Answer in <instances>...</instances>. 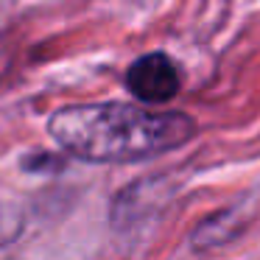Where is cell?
Masks as SVG:
<instances>
[{"label":"cell","instance_id":"cell-2","mask_svg":"<svg viewBox=\"0 0 260 260\" xmlns=\"http://www.w3.org/2000/svg\"><path fill=\"white\" fill-rule=\"evenodd\" d=\"M126 87L143 104H165L179 92V70L165 53H148L129 68Z\"/></svg>","mask_w":260,"mask_h":260},{"label":"cell","instance_id":"cell-3","mask_svg":"<svg viewBox=\"0 0 260 260\" xmlns=\"http://www.w3.org/2000/svg\"><path fill=\"white\" fill-rule=\"evenodd\" d=\"M20 232V218H14V213H0V246L9 241H14V235Z\"/></svg>","mask_w":260,"mask_h":260},{"label":"cell","instance_id":"cell-1","mask_svg":"<svg viewBox=\"0 0 260 260\" xmlns=\"http://www.w3.org/2000/svg\"><path fill=\"white\" fill-rule=\"evenodd\" d=\"M51 137L87 162H135L179 148L196 135L182 112H148L132 104H76L53 112Z\"/></svg>","mask_w":260,"mask_h":260}]
</instances>
